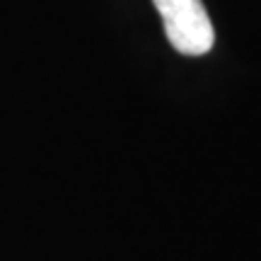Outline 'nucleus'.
I'll return each mask as SVG.
<instances>
[{
	"label": "nucleus",
	"instance_id": "f257e3e1",
	"mask_svg": "<svg viewBox=\"0 0 261 261\" xmlns=\"http://www.w3.org/2000/svg\"><path fill=\"white\" fill-rule=\"evenodd\" d=\"M165 22L169 44L184 56H203L215 44L213 22L203 0H152Z\"/></svg>",
	"mask_w": 261,
	"mask_h": 261
}]
</instances>
